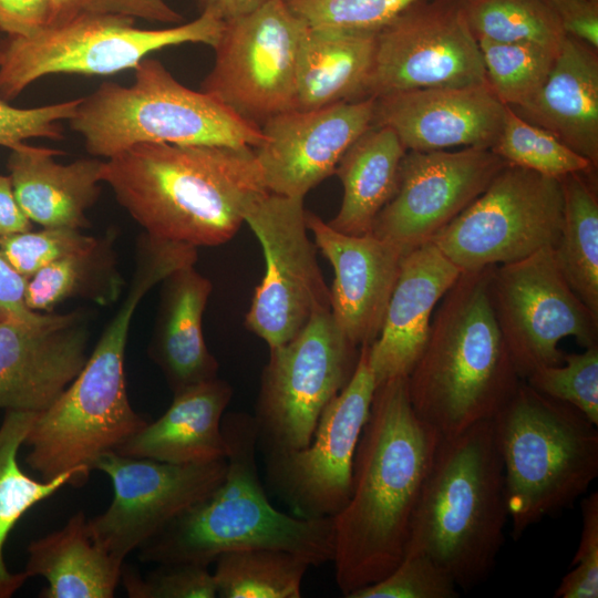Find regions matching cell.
I'll return each instance as SVG.
<instances>
[{"instance_id":"6da1fadb","label":"cell","mask_w":598,"mask_h":598,"mask_svg":"<svg viewBox=\"0 0 598 598\" xmlns=\"http://www.w3.org/2000/svg\"><path fill=\"white\" fill-rule=\"evenodd\" d=\"M440 439L414 412L406 377L377 385L355 451L350 497L332 517V563L344 597L382 579L403 558Z\"/></svg>"},{"instance_id":"7a4b0ae2","label":"cell","mask_w":598,"mask_h":598,"mask_svg":"<svg viewBox=\"0 0 598 598\" xmlns=\"http://www.w3.org/2000/svg\"><path fill=\"white\" fill-rule=\"evenodd\" d=\"M102 183L145 234L213 247L230 240L268 189L247 146L141 143L103 162Z\"/></svg>"},{"instance_id":"3957f363","label":"cell","mask_w":598,"mask_h":598,"mask_svg":"<svg viewBox=\"0 0 598 598\" xmlns=\"http://www.w3.org/2000/svg\"><path fill=\"white\" fill-rule=\"evenodd\" d=\"M228 444L223 481L140 549L145 563H189L208 566L224 553L272 548L297 554L312 566L332 561V518L289 515L275 508L261 485L254 416L231 413L223 417Z\"/></svg>"},{"instance_id":"277c9868","label":"cell","mask_w":598,"mask_h":598,"mask_svg":"<svg viewBox=\"0 0 598 598\" xmlns=\"http://www.w3.org/2000/svg\"><path fill=\"white\" fill-rule=\"evenodd\" d=\"M492 267L462 271L442 297L406 377L414 412L441 437L492 420L522 381L492 308Z\"/></svg>"},{"instance_id":"5b68a950","label":"cell","mask_w":598,"mask_h":598,"mask_svg":"<svg viewBox=\"0 0 598 598\" xmlns=\"http://www.w3.org/2000/svg\"><path fill=\"white\" fill-rule=\"evenodd\" d=\"M508 519L493 420L441 437L411 523L405 554L423 553L468 590L484 581Z\"/></svg>"},{"instance_id":"8992f818","label":"cell","mask_w":598,"mask_h":598,"mask_svg":"<svg viewBox=\"0 0 598 598\" xmlns=\"http://www.w3.org/2000/svg\"><path fill=\"white\" fill-rule=\"evenodd\" d=\"M512 535L574 505L598 476V430L576 408L522 380L492 419Z\"/></svg>"},{"instance_id":"52a82bcc","label":"cell","mask_w":598,"mask_h":598,"mask_svg":"<svg viewBox=\"0 0 598 598\" xmlns=\"http://www.w3.org/2000/svg\"><path fill=\"white\" fill-rule=\"evenodd\" d=\"M125 86L103 82L69 120L86 151L105 159L141 143L259 147L260 126L214 96L178 82L164 64L145 58Z\"/></svg>"},{"instance_id":"ba28073f","label":"cell","mask_w":598,"mask_h":598,"mask_svg":"<svg viewBox=\"0 0 598 598\" xmlns=\"http://www.w3.org/2000/svg\"><path fill=\"white\" fill-rule=\"evenodd\" d=\"M140 302L136 292L126 295L79 375L34 414L23 445L25 463L41 480L78 471L84 484L102 455L150 422L132 408L124 375L128 329Z\"/></svg>"},{"instance_id":"9c48e42d","label":"cell","mask_w":598,"mask_h":598,"mask_svg":"<svg viewBox=\"0 0 598 598\" xmlns=\"http://www.w3.org/2000/svg\"><path fill=\"white\" fill-rule=\"evenodd\" d=\"M130 17L80 11L29 37H10L0 62V99L17 97L53 74L111 75L135 69L151 53L184 43L214 48L224 21L208 14L165 29L134 27Z\"/></svg>"},{"instance_id":"30bf717a","label":"cell","mask_w":598,"mask_h":598,"mask_svg":"<svg viewBox=\"0 0 598 598\" xmlns=\"http://www.w3.org/2000/svg\"><path fill=\"white\" fill-rule=\"evenodd\" d=\"M357 349L330 310L316 312L293 338L269 349L254 416L266 454L310 442L324 408L350 380Z\"/></svg>"},{"instance_id":"8fae6325","label":"cell","mask_w":598,"mask_h":598,"mask_svg":"<svg viewBox=\"0 0 598 598\" xmlns=\"http://www.w3.org/2000/svg\"><path fill=\"white\" fill-rule=\"evenodd\" d=\"M561 223L560 181L506 163L431 241L462 271L477 270L554 248Z\"/></svg>"},{"instance_id":"7c38bea8","label":"cell","mask_w":598,"mask_h":598,"mask_svg":"<svg viewBox=\"0 0 598 598\" xmlns=\"http://www.w3.org/2000/svg\"><path fill=\"white\" fill-rule=\"evenodd\" d=\"M492 308L522 380L535 370L563 363L559 349L571 337L584 349L598 346V316L576 295L557 264L554 248L493 266Z\"/></svg>"},{"instance_id":"4fadbf2b","label":"cell","mask_w":598,"mask_h":598,"mask_svg":"<svg viewBox=\"0 0 598 598\" xmlns=\"http://www.w3.org/2000/svg\"><path fill=\"white\" fill-rule=\"evenodd\" d=\"M306 27L283 0H266L225 21L200 91L260 127L270 117L293 110Z\"/></svg>"},{"instance_id":"5bb4252c","label":"cell","mask_w":598,"mask_h":598,"mask_svg":"<svg viewBox=\"0 0 598 598\" xmlns=\"http://www.w3.org/2000/svg\"><path fill=\"white\" fill-rule=\"evenodd\" d=\"M487 82L462 0H417L375 32L362 99Z\"/></svg>"},{"instance_id":"9a60e30c","label":"cell","mask_w":598,"mask_h":598,"mask_svg":"<svg viewBox=\"0 0 598 598\" xmlns=\"http://www.w3.org/2000/svg\"><path fill=\"white\" fill-rule=\"evenodd\" d=\"M245 223L266 261L246 327L271 349L293 338L316 312L330 310V289L307 234L303 198L267 192L248 207Z\"/></svg>"},{"instance_id":"2e32d148","label":"cell","mask_w":598,"mask_h":598,"mask_svg":"<svg viewBox=\"0 0 598 598\" xmlns=\"http://www.w3.org/2000/svg\"><path fill=\"white\" fill-rule=\"evenodd\" d=\"M368 351L360 348L350 380L324 408L310 442L266 454L269 483L295 515L332 518L350 497L355 451L377 389Z\"/></svg>"},{"instance_id":"e0dca14e","label":"cell","mask_w":598,"mask_h":598,"mask_svg":"<svg viewBox=\"0 0 598 598\" xmlns=\"http://www.w3.org/2000/svg\"><path fill=\"white\" fill-rule=\"evenodd\" d=\"M94 470L110 477L114 495L104 513L89 519V532L97 545L124 561L207 496L223 481L227 461L175 464L110 452Z\"/></svg>"},{"instance_id":"ac0fdd59","label":"cell","mask_w":598,"mask_h":598,"mask_svg":"<svg viewBox=\"0 0 598 598\" xmlns=\"http://www.w3.org/2000/svg\"><path fill=\"white\" fill-rule=\"evenodd\" d=\"M491 148L406 151L394 195L370 234L411 250L432 238L489 185L504 167Z\"/></svg>"},{"instance_id":"d6986e66","label":"cell","mask_w":598,"mask_h":598,"mask_svg":"<svg viewBox=\"0 0 598 598\" xmlns=\"http://www.w3.org/2000/svg\"><path fill=\"white\" fill-rule=\"evenodd\" d=\"M374 97H367L266 121V141L255 154L268 192L303 198L334 174L344 152L372 125Z\"/></svg>"},{"instance_id":"ffe728a7","label":"cell","mask_w":598,"mask_h":598,"mask_svg":"<svg viewBox=\"0 0 598 598\" xmlns=\"http://www.w3.org/2000/svg\"><path fill=\"white\" fill-rule=\"evenodd\" d=\"M89 332L78 312L35 323L0 319V409L39 413L86 363Z\"/></svg>"},{"instance_id":"44dd1931","label":"cell","mask_w":598,"mask_h":598,"mask_svg":"<svg viewBox=\"0 0 598 598\" xmlns=\"http://www.w3.org/2000/svg\"><path fill=\"white\" fill-rule=\"evenodd\" d=\"M306 225L333 268L330 311L336 323L354 347L372 344L409 250L372 234L340 233L307 210Z\"/></svg>"},{"instance_id":"7402d4cb","label":"cell","mask_w":598,"mask_h":598,"mask_svg":"<svg viewBox=\"0 0 598 598\" xmlns=\"http://www.w3.org/2000/svg\"><path fill=\"white\" fill-rule=\"evenodd\" d=\"M505 107L488 82L402 91L374 99L372 125L390 127L406 151L492 148L503 126Z\"/></svg>"},{"instance_id":"603a6c76","label":"cell","mask_w":598,"mask_h":598,"mask_svg":"<svg viewBox=\"0 0 598 598\" xmlns=\"http://www.w3.org/2000/svg\"><path fill=\"white\" fill-rule=\"evenodd\" d=\"M461 274L432 241L405 254L380 333L369 346L377 385L410 374L426 343L434 308Z\"/></svg>"},{"instance_id":"cb8c5ba5","label":"cell","mask_w":598,"mask_h":598,"mask_svg":"<svg viewBox=\"0 0 598 598\" xmlns=\"http://www.w3.org/2000/svg\"><path fill=\"white\" fill-rule=\"evenodd\" d=\"M598 167V53L565 35L553 69L536 95L511 107Z\"/></svg>"},{"instance_id":"d4e9b609","label":"cell","mask_w":598,"mask_h":598,"mask_svg":"<svg viewBox=\"0 0 598 598\" xmlns=\"http://www.w3.org/2000/svg\"><path fill=\"white\" fill-rule=\"evenodd\" d=\"M230 385L218 378L174 394L165 413L148 422L115 452L132 457L187 464L226 458L221 421L230 402Z\"/></svg>"},{"instance_id":"484cf974","label":"cell","mask_w":598,"mask_h":598,"mask_svg":"<svg viewBox=\"0 0 598 598\" xmlns=\"http://www.w3.org/2000/svg\"><path fill=\"white\" fill-rule=\"evenodd\" d=\"M61 154L22 143L11 148L9 177L16 200L30 221L81 229L87 225L86 210L100 195L104 161L81 158L60 164L54 157Z\"/></svg>"},{"instance_id":"4316f807","label":"cell","mask_w":598,"mask_h":598,"mask_svg":"<svg viewBox=\"0 0 598 598\" xmlns=\"http://www.w3.org/2000/svg\"><path fill=\"white\" fill-rule=\"evenodd\" d=\"M163 282L161 317L151 355L175 394L217 378L218 363L203 334V313L212 282L194 265L175 270Z\"/></svg>"},{"instance_id":"83f0119b","label":"cell","mask_w":598,"mask_h":598,"mask_svg":"<svg viewBox=\"0 0 598 598\" xmlns=\"http://www.w3.org/2000/svg\"><path fill=\"white\" fill-rule=\"evenodd\" d=\"M83 512L59 530L32 540L24 573L43 577L41 598H112L121 581L123 561L97 545Z\"/></svg>"},{"instance_id":"f1b7e54d","label":"cell","mask_w":598,"mask_h":598,"mask_svg":"<svg viewBox=\"0 0 598 598\" xmlns=\"http://www.w3.org/2000/svg\"><path fill=\"white\" fill-rule=\"evenodd\" d=\"M375 32L306 27L299 51L293 110L361 100Z\"/></svg>"},{"instance_id":"f546056e","label":"cell","mask_w":598,"mask_h":598,"mask_svg":"<svg viewBox=\"0 0 598 598\" xmlns=\"http://www.w3.org/2000/svg\"><path fill=\"white\" fill-rule=\"evenodd\" d=\"M405 152L390 127L371 125L360 135L334 169L343 196L328 224L347 235L370 234L377 216L395 193Z\"/></svg>"},{"instance_id":"4dcf8cb0","label":"cell","mask_w":598,"mask_h":598,"mask_svg":"<svg viewBox=\"0 0 598 598\" xmlns=\"http://www.w3.org/2000/svg\"><path fill=\"white\" fill-rule=\"evenodd\" d=\"M35 413L6 411L0 424V598L12 597L27 581L24 571L12 573L4 561V545L22 516L63 486L83 485L80 473L70 471L51 480H34L19 465L18 454Z\"/></svg>"},{"instance_id":"1f68e13d","label":"cell","mask_w":598,"mask_h":598,"mask_svg":"<svg viewBox=\"0 0 598 598\" xmlns=\"http://www.w3.org/2000/svg\"><path fill=\"white\" fill-rule=\"evenodd\" d=\"M559 181L563 223L554 254L571 289L598 316L597 172L571 173Z\"/></svg>"},{"instance_id":"d6a6232c","label":"cell","mask_w":598,"mask_h":598,"mask_svg":"<svg viewBox=\"0 0 598 598\" xmlns=\"http://www.w3.org/2000/svg\"><path fill=\"white\" fill-rule=\"evenodd\" d=\"M217 597L299 598L312 564L297 554L272 548H247L221 554L214 561Z\"/></svg>"},{"instance_id":"836d02e7","label":"cell","mask_w":598,"mask_h":598,"mask_svg":"<svg viewBox=\"0 0 598 598\" xmlns=\"http://www.w3.org/2000/svg\"><path fill=\"white\" fill-rule=\"evenodd\" d=\"M110 246L100 241L92 250L55 260L27 280L25 303L32 311H51L74 296L99 301L117 290Z\"/></svg>"},{"instance_id":"e575fe53","label":"cell","mask_w":598,"mask_h":598,"mask_svg":"<svg viewBox=\"0 0 598 598\" xmlns=\"http://www.w3.org/2000/svg\"><path fill=\"white\" fill-rule=\"evenodd\" d=\"M476 40L558 48L566 35L546 0H462Z\"/></svg>"},{"instance_id":"d590c367","label":"cell","mask_w":598,"mask_h":598,"mask_svg":"<svg viewBox=\"0 0 598 598\" xmlns=\"http://www.w3.org/2000/svg\"><path fill=\"white\" fill-rule=\"evenodd\" d=\"M487 82L508 107L532 100L546 82L558 48L537 43H499L478 40Z\"/></svg>"},{"instance_id":"8d00e7d4","label":"cell","mask_w":598,"mask_h":598,"mask_svg":"<svg viewBox=\"0 0 598 598\" xmlns=\"http://www.w3.org/2000/svg\"><path fill=\"white\" fill-rule=\"evenodd\" d=\"M491 150L507 164L557 179L571 173L597 172L587 158L548 131L523 120L508 106Z\"/></svg>"},{"instance_id":"74e56055","label":"cell","mask_w":598,"mask_h":598,"mask_svg":"<svg viewBox=\"0 0 598 598\" xmlns=\"http://www.w3.org/2000/svg\"><path fill=\"white\" fill-rule=\"evenodd\" d=\"M524 381L539 393L576 408L598 425V346L565 353L563 363L539 368Z\"/></svg>"},{"instance_id":"f35d334b","label":"cell","mask_w":598,"mask_h":598,"mask_svg":"<svg viewBox=\"0 0 598 598\" xmlns=\"http://www.w3.org/2000/svg\"><path fill=\"white\" fill-rule=\"evenodd\" d=\"M307 25L357 32H377L417 0H283Z\"/></svg>"},{"instance_id":"ab89813d","label":"cell","mask_w":598,"mask_h":598,"mask_svg":"<svg viewBox=\"0 0 598 598\" xmlns=\"http://www.w3.org/2000/svg\"><path fill=\"white\" fill-rule=\"evenodd\" d=\"M458 586L440 564L423 553L405 554L382 579L347 598H456Z\"/></svg>"},{"instance_id":"60d3db41","label":"cell","mask_w":598,"mask_h":598,"mask_svg":"<svg viewBox=\"0 0 598 598\" xmlns=\"http://www.w3.org/2000/svg\"><path fill=\"white\" fill-rule=\"evenodd\" d=\"M1 249L10 265L24 278L61 258L94 249L100 240L69 227H43L0 237Z\"/></svg>"},{"instance_id":"b9f144b4","label":"cell","mask_w":598,"mask_h":598,"mask_svg":"<svg viewBox=\"0 0 598 598\" xmlns=\"http://www.w3.org/2000/svg\"><path fill=\"white\" fill-rule=\"evenodd\" d=\"M142 576L123 566L121 581L131 598H215L217 588L208 566L176 563L157 564Z\"/></svg>"},{"instance_id":"7bdbcfd3","label":"cell","mask_w":598,"mask_h":598,"mask_svg":"<svg viewBox=\"0 0 598 598\" xmlns=\"http://www.w3.org/2000/svg\"><path fill=\"white\" fill-rule=\"evenodd\" d=\"M82 97L31 109H19L0 99V145L11 148L29 138L62 140V121L75 113Z\"/></svg>"},{"instance_id":"ee69618b","label":"cell","mask_w":598,"mask_h":598,"mask_svg":"<svg viewBox=\"0 0 598 598\" xmlns=\"http://www.w3.org/2000/svg\"><path fill=\"white\" fill-rule=\"evenodd\" d=\"M582 527L571 569L564 576L554 597H598V493L589 494L581 502Z\"/></svg>"},{"instance_id":"f6af8a7d","label":"cell","mask_w":598,"mask_h":598,"mask_svg":"<svg viewBox=\"0 0 598 598\" xmlns=\"http://www.w3.org/2000/svg\"><path fill=\"white\" fill-rule=\"evenodd\" d=\"M565 34L598 51V0H546Z\"/></svg>"},{"instance_id":"bcb514c9","label":"cell","mask_w":598,"mask_h":598,"mask_svg":"<svg viewBox=\"0 0 598 598\" xmlns=\"http://www.w3.org/2000/svg\"><path fill=\"white\" fill-rule=\"evenodd\" d=\"M27 278L6 258L0 244V319L35 323L47 313L32 311L25 303Z\"/></svg>"},{"instance_id":"7dc6e473","label":"cell","mask_w":598,"mask_h":598,"mask_svg":"<svg viewBox=\"0 0 598 598\" xmlns=\"http://www.w3.org/2000/svg\"><path fill=\"white\" fill-rule=\"evenodd\" d=\"M50 0H0V30L29 37L48 25Z\"/></svg>"},{"instance_id":"c3c4849f","label":"cell","mask_w":598,"mask_h":598,"mask_svg":"<svg viewBox=\"0 0 598 598\" xmlns=\"http://www.w3.org/2000/svg\"><path fill=\"white\" fill-rule=\"evenodd\" d=\"M81 11L118 14L148 21L182 23L183 17L164 0H84Z\"/></svg>"},{"instance_id":"681fc988","label":"cell","mask_w":598,"mask_h":598,"mask_svg":"<svg viewBox=\"0 0 598 598\" xmlns=\"http://www.w3.org/2000/svg\"><path fill=\"white\" fill-rule=\"evenodd\" d=\"M31 229V221L19 207L11 179L0 174V237Z\"/></svg>"},{"instance_id":"f907efd6","label":"cell","mask_w":598,"mask_h":598,"mask_svg":"<svg viewBox=\"0 0 598 598\" xmlns=\"http://www.w3.org/2000/svg\"><path fill=\"white\" fill-rule=\"evenodd\" d=\"M266 0H196L200 13H208L221 21L246 14Z\"/></svg>"},{"instance_id":"816d5d0a","label":"cell","mask_w":598,"mask_h":598,"mask_svg":"<svg viewBox=\"0 0 598 598\" xmlns=\"http://www.w3.org/2000/svg\"><path fill=\"white\" fill-rule=\"evenodd\" d=\"M84 0H50L48 25L64 22L81 11Z\"/></svg>"},{"instance_id":"f5cc1de1","label":"cell","mask_w":598,"mask_h":598,"mask_svg":"<svg viewBox=\"0 0 598 598\" xmlns=\"http://www.w3.org/2000/svg\"><path fill=\"white\" fill-rule=\"evenodd\" d=\"M2 53H3V43L0 40V62H1V59H2Z\"/></svg>"}]
</instances>
